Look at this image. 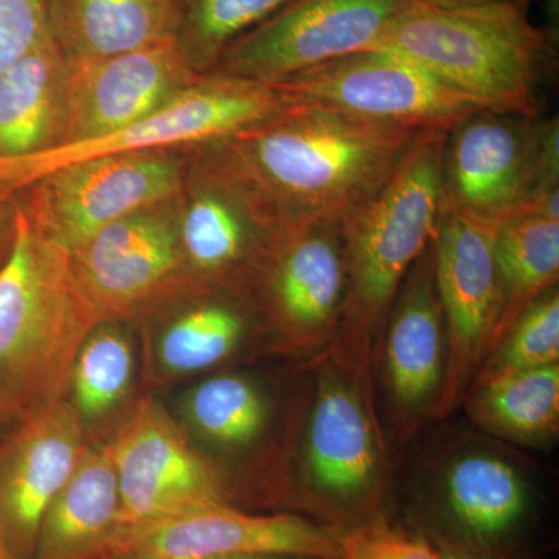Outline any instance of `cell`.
<instances>
[{
    "instance_id": "cell-32",
    "label": "cell",
    "mask_w": 559,
    "mask_h": 559,
    "mask_svg": "<svg viewBox=\"0 0 559 559\" xmlns=\"http://www.w3.org/2000/svg\"><path fill=\"white\" fill-rule=\"evenodd\" d=\"M344 559H441V554L428 539L374 528L345 536Z\"/></svg>"
},
{
    "instance_id": "cell-33",
    "label": "cell",
    "mask_w": 559,
    "mask_h": 559,
    "mask_svg": "<svg viewBox=\"0 0 559 559\" xmlns=\"http://www.w3.org/2000/svg\"><path fill=\"white\" fill-rule=\"evenodd\" d=\"M5 198L9 197L0 194V263L5 259L7 252H9L11 229H13V224H11V227L7 229V223H9V219H7Z\"/></svg>"
},
{
    "instance_id": "cell-36",
    "label": "cell",
    "mask_w": 559,
    "mask_h": 559,
    "mask_svg": "<svg viewBox=\"0 0 559 559\" xmlns=\"http://www.w3.org/2000/svg\"><path fill=\"white\" fill-rule=\"evenodd\" d=\"M418 2L429 3V5L439 7H459L473 5V3L492 2V0H418Z\"/></svg>"
},
{
    "instance_id": "cell-26",
    "label": "cell",
    "mask_w": 559,
    "mask_h": 559,
    "mask_svg": "<svg viewBox=\"0 0 559 559\" xmlns=\"http://www.w3.org/2000/svg\"><path fill=\"white\" fill-rule=\"evenodd\" d=\"M495 253L503 310L489 353L533 301L558 286L559 218L527 210L506 221L496 234Z\"/></svg>"
},
{
    "instance_id": "cell-31",
    "label": "cell",
    "mask_w": 559,
    "mask_h": 559,
    "mask_svg": "<svg viewBox=\"0 0 559 559\" xmlns=\"http://www.w3.org/2000/svg\"><path fill=\"white\" fill-rule=\"evenodd\" d=\"M53 0H0V72L16 64L51 32Z\"/></svg>"
},
{
    "instance_id": "cell-9",
    "label": "cell",
    "mask_w": 559,
    "mask_h": 559,
    "mask_svg": "<svg viewBox=\"0 0 559 559\" xmlns=\"http://www.w3.org/2000/svg\"><path fill=\"white\" fill-rule=\"evenodd\" d=\"M186 182L173 150L95 157L44 176L25 189L22 207L44 237L70 253L109 224L175 200Z\"/></svg>"
},
{
    "instance_id": "cell-11",
    "label": "cell",
    "mask_w": 559,
    "mask_h": 559,
    "mask_svg": "<svg viewBox=\"0 0 559 559\" xmlns=\"http://www.w3.org/2000/svg\"><path fill=\"white\" fill-rule=\"evenodd\" d=\"M499 227L441 210L432 240L433 274L447 329V370L436 418L462 404L487 359L503 310V286L496 263Z\"/></svg>"
},
{
    "instance_id": "cell-22",
    "label": "cell",
    "mask_w": 559,
    "mask_h": 559,
    "mask_svg": "<svg viewBox=\"0 0 559 559\" xmlns=\"http://www.w3.org/2000/svg\"><path fill=\"white\" fill-rule=\"evenodd\" d=\"M66 68L68 58L51 35L0 72V159L62 143Z\"/></svg>"
},
{
    "instance_id": "cell-24",
    "label": "cell",
    "mask_w": 559,
    "mask_h": 559,
    "mask_svg": "<svg viewBox=\"0 0 559 559\" xmlns=\"http://www.w3.org/2000/svg\"><path fill=\"white\" fill-rule=\"evenodd\" d=\"M462 403L489 436L546 447L559 433V364L474 380Z\"/></svg>"
},
{
    "instance_id": "cell-34",
    "label": "cell",
    "mask_w": 559,
    "mask_h": 559,
    "mask_svg": "<svg viewBox=\"0 0 559 559\" xmlns=\"http://www.w3.org/2000/svg\"><path fill=\"white\" fill-rule=\"evenodd\" d=\"M439 549L441 559H479L468 554V551L460 550L454 546H448V544H443V546L440 544Z\"/></svg>"
},
{
    "instance_id": "cell-25",
    "label": "cell",
    "mask_w": 559,
    "mask_h": 559,
    "mask_svg": "<svg viewBox=\"0 0 559 559\" xmlns=\"http://www.w3.org/2000/svg\"><path fill=\"white\" fill-rule=\"evenodd\" d=\"M257 311L248 290L207 288L165 329L159 360L175 374H193L230 359L245 345Z\"/></svg>"
},
{
    "instance_id": "cell-1",
    "label": "cell",
    "mask_w": 559,
    "mask_h": 559,
    "mask_svg": "<svg viewBox=\"0 0 559 559\" xmlns=\"http://www.w3.org/2000/svg\"><path fill=\"white\" fill-rule=\"evenodd\" d=\"M421 131L293 98L270 119L204 148L286 235L344 223L385 186Z\"/></svg>"
},
{
    "instance_id": "cell-3",
    "label": "cell",
    "mask_w": 559,
    "mask_h": 559,
    "mask_svg": "<svg viewBox=\"0 0 559 559\" xmlns=\"http://www.w3.org/2000/svg\"><path fill=\"white\" fill-rule=\"evenodd\" d=\"M530 2L439 7L414 0L371 49L415 62L488 108L540 119V83L557 60L558 36L532 21Z\"/></svg>"
},
{
    "instance_id": "cell-16",
    "label": "cell",
    "mask_w": 559,
    "mask_h": 559,
    "mask_svg": "<svg viewBox=\"0 0 559 559\" xmlns=\"http://www.w3.org/2000/svg\"><path fill=\"white\" fill-rule=\"evenodd\" d=\"M120 491L119 528L229 503L226 481L156 401L135 404L108 444Z\"/></svg>"
},
{
    "instance_id": "cell-29",
    "label": "cell",
    "mask_w": 559,
    "mask_h": 559,
    "mask_svg": "<svg viewBox=\"0 0 559 559\" xmlns=\"http://www.w3.org/2000/svg\"><path fill=\"white\" fill-rule=\"evenodd\" d=\"M134 355L127 334L110 322L95 326L73 364L70 392L81 418H100L127 395Z\"/></svg>"
},
{
    "instance_id": "cell-10",
    "label": "cell",
    "mask_w": 559,
    "mask_h": 559,
    "mask_svg": "<svg viewBox=\"0 0 559 559\" xmlns=\"http://www.w3.org/2000/svg\"><path fill=\"white\" fill-rule=\"evenodd\" d=\"M271 86L296 100L407 130L452 128L463 117L488 108L415 62L377 49L316 66Z\"/></svg>"
},
{
    "instance_id": "cell-12",
    "label": "cell",
    "mask_w": 559,
    "mask_h": 559,
    "mask_svg": "<svg viewBox=\"0 0 559 559\" xmlns=\"http://www.w3.org/2000/svg\"><path fill=\"white\" fill-rule=\"evenodd\" d=\"M414 0H290L230 44L212 72L275 84L369 50ZM210 72V73H212Z\"/></svg>"
},
{
    "instance_id": "cell-28",
    "label": "cell",
    "mask_w": 559,
    "mask_h": 559,
    "mask_svg": "<svg viewBox=\"0 0 559 559\" xmlns=\"http://www.w3.org/2000/svg\"><path fill=\"white\" fill-rule=\"evenodd\" d=\"M178 43L194 72L216 68L234 40L266 21L290 0H176Z\"/></svg>"
},
{
    "instance_id": "cell-2",
    "label": "cell",
    "mask_w": 559,
    "mask_h": 559,
    "mask_svg": "<svg viewBox=\"0 0 559 559\" xmlns=\"http://www.w3.org/2000/svg\"><path fill=\"white\" fill-rule=\"evenodd\" d=\"M100 323L68 250L17 205L0 263V433L68 400L81 345Z\"/></svg>"
},
{
    "instance_id": "cell-19",
    "label": "cell",
    "mask_w": 559,
    "mask_h": 559,
    "mask_svg": "<svg viewBox=\"0 0 559 559\" xmlns=\"http://www.w3.org/2000/svg\"><path fill=\"white\" fill-rule=\"evenodd\" d=\"M200 76L176 39L100 60H68L62 143L97 138L134 123Z\"/></svg>"
},
{
    "instance_id": "cell-4",
    "label": "cell",
    "mask_w": 559,
    "mask_h": 559,
    "mask_svg": "<svg viewBox=\"0 0 559 559\" xmlns=\"http://www.w3.org/2000/svg\"><path fill=\"white\" fill-rule=\"evenodd\" d=\"M450 130L419 132L385 186L344 221L347 294L329 352L362 373L371 374L374 349L404 278L436 237Z\"/></svg>"
},
{
    "instance_id": "cell-20",
    "label": "cell",
    "mask_w": 559,
    "mask_h": 559,
    "mask_svg": "<svg viewBox=\"0 0 559 559\" xmlns=\"http://www.w3.org/2000/svg\"><path fill=\"white\" fill-rule=\"evenodd\" d=\"M119 516V480L108 447L87 448L44 514L33 559H103Z\"/></svg>"
},
{
    "instance_id": "cell-23",
    "label": "cell",
    "mask_w": 559,
    "mask_h": 559,
    "mask_svg": "<svg viewBox=\"0 0 559 559\" xmlns=\"http://www.w3.org/2000/svg\"><path fill=\"white\" fill-rule=\"evenodd\" d=\"M440 476L444 506L476 538H500L527 513L532 500L527 474L500 452L460 451L444 463Z\"/></svg>"
},
{
    "instance_id": "cell-13",
    "label": "cell",
    "mask_w": 559,
    "mask_h": 559,
    "mask_svg": "<svg viewBox=\"0 0 559 559\" xmlns=\"http://www.w3.org/2000/svg\"><path fill=\"white\" fill-rule=\"evenodd\" d=\"M444 370L447 329L430 242L393 300L371 362L388 439L406 443L429 418H436Z\"/></svg>"
},
{
    "instance_id": "cell-35",
    "label": "cell",
    "mask_w": 559,
    "mask_h": 559,
    "mask_svg": "<svg viewBox=\"0 0 559 559\" xmlns=\"http://www.w3.org/2000/svg\"><path fill=\"white\" fill-rule=\"evenodd\" d=\"M547 13H549V31L558 36L559 24V0H546Z\"/></svg>"
},
{
    "instance_id": "cell-37",
    "label": "cell",
    "mask_w": 559,
    "mask_h": 559,
    "mask_svg": "<svg viewBox=\"0 0 559 559\" xmlns=\"http://www.w3.org/2000/svg\"><path fill=\"white\" fill-rule=\"evenodd\" d=\"M106 559H135L128 557H112ZM207 559H307V558H293V557H271V555H238V557H219Z\"/></svg>"
},
{
    "instance_id": "cell-18",
    "label": "cell",
    "mask_w": 559,
    "mask_h": 559,
    "mask_svg": "<svg viewBox=\"0 0 559 559\" xmlns=\"http://www.w3.org/2000/svg\"><path fill=\"white\" fill-rule=\"evenodd\" d=\"M2 433L0 544L13 559H33L44 514L87 451L81 417L64 400Z\"/></svg>"
},
{
    "instance_id": "cell-38",
    "label": "cell",
    "mask_w": 559,
    "mask_h": 559,
    "mask_svg": "<svg viewBox=\"0 0 559 559\" xmlns=\"http://www.w3.org/2000/svg\"><path fill=\"white\" fill-rule=\"evenodd\" d=\"M0 559H13L7 554L5 549H3L2 544H0Z\"/></svg>"
},
{
    "instance_id": "cell-6",
    "label": "cell",
    "mask_w": 559,
    "mask_h": 559,
    "mask_svg": "<svg viewBox=\"0 0 559 559\" xmlns=\"http://www.w3.org/2000/svg\"><path fill=\"white\" fill-rule=\"evenodd\" d=\"M443 207L500 227L559 197V123L485 108L448 131Z\"/></svg>"
},
{
    "instance_id": "cell-5",
    "label": "cell",
    "mask_w": 559,
    "mask_h": 559,
    "mask_svg": "<svg viewBox=\"0 0 559 559\" xmlns=\"http://www.w3.org/2000/svg\"><path fill=\"white\" fill-rule=\"evenodd\" d=\"M310 371L296 436L300 492L326 511L369 510L390 476L373 378L330 352L312 360Z\"/></svg>"
},
{
    "instance_id": "cell-30",
    "label": "cell",
    "mask_w": 559,
    "mask_h": 559,
    "mask_svg": "<svg viewBox=\"0 0 559 559\" xmlns=\"http://www.w3.org/2000/svg\"><path fill=\"white\" fill-rule=\"evenodd\" d=\"M559 364L558 286L533 301L481 364L474 380ZM473 380V381H474Z\"/></svg>"
},
{
    "instance_id": "cell-8",
    "label": "cell",
    "mask_w": 559,
    "mask_h": 559,
    "mask_svg": "<svg viewBox=\"0 0 559 559\" xmlns=\"http://www.w3.org/2000/svg\"><path fill=\"white\" fill-rule=\"evenodd\" d=\"M246 290L280 348L311 362L318 359L333 347L344 311V223L312 224L283 235Z\"/></svg>"
},
{
    "instance_id": "cell-15",
    "label": "cell",
    "mask_w": 559,
    "mask_h": 559,
    "mask_svg": "<svg viewBox=\"0 0 559 559\" xmlns=\"http://www.w3.org/2000/svg\"><path fill=\"white\" fill-rule=\"evenodd\" d=\"M271 555L344 559L345 536L297 514H250L229 503L117 530L105 557L207 559Z\"/></svg>"
},
{
    "instance_id": "cell-27",
    "label": "cell",
    "mask_w": 559,
    "mask_h": 559,
    "mask_svg": "<svg viewBox=\"0 0 559 559\" xmlns=\"http://www.w3.org/2000/svg\"><path fill=\"white\" fill-rule=\"evenodd\" d=\"M194 430L210 443L242 451L264 436L271 403L252 378L227 373L209 378L191 390L186 404Z\"/></svg>"
},
{
    "instance_id": "cell-21",
    "label": "cell",
    "mask_w": 559,
    "mask_h": 559,
    "mask_svg": "<svg viewBox=\"0 0 559 559\" xmlns=\"http://www.w3.org/2000/svg\"><path fill=\"white\" fill-rule=\"evenodd\" d=\"M176 0H53L51 32L68 60H100L176 39Z\"/></svg>"
},
{
    "instance_id": "cell-14",
    "label": "cell",
    "mask_w": 559,
    "mask_h": 559,
    "mask_svg": "<svg viewBox=\"0 0 559 559\" xmlns=\"http://www.w3.org/2000/svg\"><path fill=\"white\" fill-rule=\"evenodd\" d=\"M178 198L131 213L70 252L73 274L102 322L130 318L191 277L179 234Z\"/></svg>"
},
{
    "instance_id": "cell-17",
    "label": "cell",
    "mask_w": 559,
    "mask_h": 559,
    "mask_svg": "<svg viewBox=\"0 0 559 559\" xmlns=\"http://www.w3.org/2000/svg\"><path fill=\"white\" fill-rule=\"evenodd\" d=\"M201 160L186 200H180L183 259L202 288L246 289L285 234L223 165L207 153Z\"/></svg>"
},
{
    "instance_id": "cell-7",
    "label": "cell",
    "mask_w": 559,
    "mask_h": 559,
    "mask_svg": "<svg viewBox=\"0 0 559 559\" xmlns=\"http://www.w3.org/2000/svg\"><path fill=\"white\" fill-rule=\"evenodd\" d=\"M290 100L271 84L204 73L162 108L120 130L0 159V194L10 197L50 173L95 157L212 145L270 119Z\"/></svg>"
}]
</instances>
